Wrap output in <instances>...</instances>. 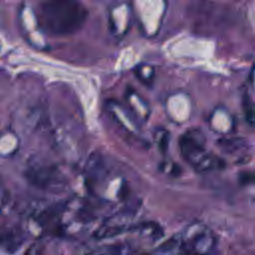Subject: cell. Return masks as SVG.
Masks as SVG:
<instances>
[{"label":"cell","mask_w":255,"mask_h":255,"mask_svg":"<svg viewBox=\"0 0 255 255\" xmlns=\"http://www.w3.org/2000/svg\"><path fill=\"white\" fill-rule=\"evenodd\" d=\"M88 14L80 0H44L40 4L41 24L56 36H68L81 30Z\"/></svg>","instance_id":"1"},{"label":"cell","mask_w":255,"mask_h":255,"mask_svg":"<svg viewBox=\"0 0 255 255\" xmlns=\"http://www.w3.org/2000/svg\"><path fill=\"white\" fill-rule=\"evenodd\" d=\"M183 158L198 172H207L218 166V159L205 147V136L198 128L186 130L179 139Z\"/></svg>","instance_id":"2"},{"label":"cell","mask_w":255,"mask_h":255,"mask_svg":"<svg viewBox=\"0 0 255 255\" xmlns=\"http://www.w3.org/2000/svg\"><path fill=\"white\" fill-rule=\"evenodd\" d=\"M181 253L206 254L215 246V236L212 230L200 222L188 224L180 233Z\"/></svg>","instance_id":"3"},{"label":"cell","mask_w":255,"mask_h":255,"mask_svg":"<svg viewBox=\"0 0 255 255\" xmlns=\"http://www.w3.org/2000/svg\"><path fill=\"white\" fill-rule=\"evenodd\" d=\"M27 180L35 187L49 192H62L67 187V179L55 166L34 163L25 172Z\"/></svg>","instance_id":"4"},{"label":"cell","mask_w":255,"mask_h":255,"mask_svg":"<svg viewBox=\"0 0 255 255\" xmlns=\"http://www.w3.org/2000/svg\"><path fill=\"white\" fill-rule=\"evenodd\" d=\"M25 234L16 226H2L0 228V249L5 252H16L25 242Z\"/></svg>","instance_id":"5"},{"label":"cell","mask_w":255,"mask_h":255,"mask_svg":"<svg viewBox=\"0 0 255 255\" xmlns=\"http://www.w3.org/2000/svg\"><path fill=\"white\" fill-rule=\"evenodd\" d=\"M130 231L137 232L142 237H145L152 241L159 239L163 234L161 227L154 222H142L138 225L131 226Z\"/></svg>","instance_id":"6"},{"label":"cell","mask_w":255,"mask_h":255,"mask_svg":"<svg viewBox=\"0 0 255 255\" xmlns=\"http://www.w3.org/2000/svg\"><path fill=\"white\" fill-rule=\"evenodd\" d=\"M157 253H163V254H178L181 253V242H180V236L179 233L176 235H173L166 241H164L157 250L155 251Z\"/></svg>","instance_id":"7"},{"label":"cell","mask_w":255,"mask_h":255,"mask_svg":"<svg viewBox=\"0 0 255 255\" xmlns=\"http://www.w3.org/2000/svg\"><path fill=\"white\" fill-rule=\"evenodd\" d=\"M218 145L226 152L235 153L241 150L246 145V142L242 138L231 137V138H223L219 140Z\"/></svg>","instance_id":"8"},{"label":"cell","mask_w":255,"mask_h":255,"mask_svg":"<svg viewBox=\"0 0 255 255\" xmlns=\"http://www.w3.org/2000/svg\"><path fill=\"white\" fill-rule=\"evenodd\" d=\"M240 180L242 183L254 182L255 181V171L253 172H244L240 174Z\"/></svg>","instance_id":"9"}]
</instances>
